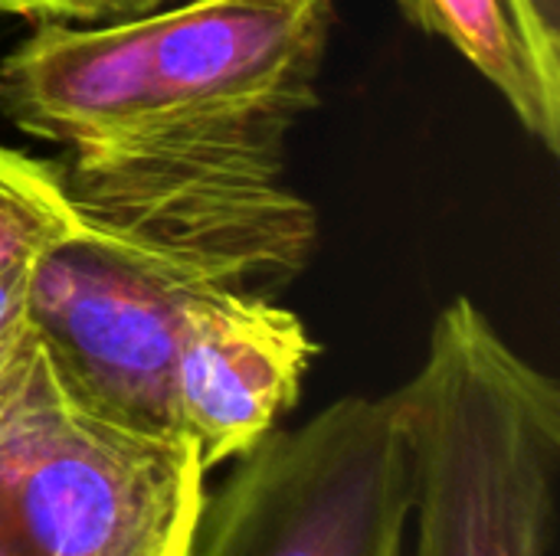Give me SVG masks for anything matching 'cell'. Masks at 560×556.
Instances as JSON below:
<instances>
[{"label": "cell", "mask_w": 560, "mask_h": 556, "mask_svg": "<svg viewBox=\"0 0 560 556\" xmlns=\"http://www.w3.org/2000/svg\"><path fill=\"white\" fill-rule=\"evenodd\" d=\"M69 220L43 249L30 331L89 406L184 436L174 351L187 301L292 285L315 246V206L276 161L197 151L59 154Z\"/></svg>", "instance_id": "cell-1"}, {"label": "cell", "mask_w": 560, "mask_h": 556, "mask_svg": "<svg viewBox=\"0 0 560 556\" xmlns=\"http://www.w3.org/2000/svg\"><path fill=\"white\" fill-rule=\"evenodd\" d=\"M338 0H187L33 23L0 56V118L62 154L197 151L285 164L322 105Z\"/></svg>", "instance_id": "cell-2"}, {"label": "cell", "mask_w": 560, "mask_h": 556, "mask_svg": "<svg viewBox=\"0 0 560 556\" xmlns=\"http://www.w3.org/2000/svg\"><path fill=\"white\" fill-rule=\"evenodd\" d=\"M394 403L413 456V556H551L560 387L472 298L440 311Z\"/></svg>", "instance_id": "cell-3"}, {"label": "cell", "mask_w": 560, "mask_h": 556, "mask_svg": "<svg viewBox=\"0 0 560 556\" xmlns=\"http://www.w3.org/2000/svg\"><path fill=\"white\" fill-rule=\"evenodd\" d=\"M203 465L79 400L30 331L0 367V556H187Z\"/></svg>", "instance_id": "cell-4"}, {"label": "cell", "mask_w": 560, "mask_h": 556, "mask_svg": "<svg viewBox=\"0 0 560 556\" xmlns=\"http://www.w3.org/2000/svg\"><path fill=\"white\" fill-rule=\"evenodd\" d=\"M410 439L387 397H341L272 429L213 498L187 556H407Z\"/></svg>", "instance_id": "cell-5"}, {"label": "cell", "mask_w": 560, "mask_h": 556, "mask_svg": "<svg viewBox=\"0 0 560 556\" xmlns=\"http://www.w3.org/2000/svg\"><path fill=\"white\" fill-rule=\"evenodd\" d=\"M318 344L272 295L217 288L187 301L174 351V406L203 472L253 452L302 400Z\"/></svg>", "instance_id": "cell-6"}, {"label": "cell", "mask_w": 560, "mask_h": 556, "mask_svg": "<svg viewBox=\"0 0 560 556\" xmlns=\"http://www.w3.org/2000/svg\"><path fill=\"white\" fill-rule=\"evenodd\" d=\"M410 26L450 43L515 111L522 128L560 154V79L545 72L515 0H397Z\"/></svg>", "instance_id": "cell-7"}, {"label": "cell", "mask_w": 560, "mask_h": 556, "mask_svg": "<svg viewBox=\"0 0 560 556\" xmlns=\"http://www.w3.org/2000/svg\"><path fill=\"white\" fill-rule=\"evenodd\" d=\"M66 220L69 197L59 157L0 144V367L30 334L36 262Z\"/></svg>", "instance_id": "cell-8"}, {"label": "cell", "mask_w": 560, "mask_h": 556, "mask_svg": "<svg viewBox=\"0 0 560 556\" xmlns=\"http://www.w3.org/2000/svg\"><path fill=\"white\" fill-rule=\"evenodd\" d=\"M174 0H0L3 16L30 23H105L138 16Z\"/></svg>", "instance_id": "cell-9"}, {"label": "cell", "mask_w": 560, "mask_h": 556, "mask_svg": "<svg viewBox=\"0 0 560 556\" xmlns=\"http://www.w3.org/2000/svg\"><path fill=\"white\" fill-rule=\"evenodd\" d=\"M515 13L545 72L560 79V0H515Z\"/></svg>", "instance_id": "cell-10"}]
</instances>
